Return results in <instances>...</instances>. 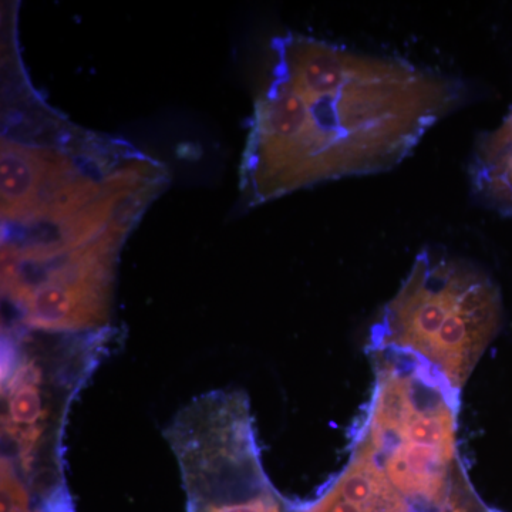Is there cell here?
<instances>
[{
	"label": "cell",
	"instance_id": "1",
	"mask_svg": "<svg viewBox=\"0 0 512 512\" xmlns=\"http://www.w3.org/2000/svg\"><path fill=\"white\" fill-rule=\"evenodd\" d=\"M275 52L249 147L259 201L392 170L464 97L458 80L400 57L302 36Z\"/></svg>",
	"mask_w": 512,
	"mask_h": 512
},
{
	"label": "cell",
	"instance_id": "2",
	"mask_svg": "<svg viewBox=\"0 0 512 512\" xmlns=\"http://www.w3.org/2000/svg\"><path fill=\"white\" fill-rule=\"evenodd\" d=\"M190 507L239 503L268 493L245 394L212 393L167 430Z\"/></svg>",
	"mask_w": 512,
	"mask_h": 512
},
{
	"label": "cell",
	"instance_id": "3",
	"mask_svg": "<svg viewBox=\"0 0 512 512\" xmlns=\"http://www.w3.org/2000/svg\"><path fill=\"white\" fill-rule=\"evenodd\" d=\"M493 279L470 262L421 252L372 333L373 349L426 359L434 340L456 326Z\"/></svg>",
	"mask_w": 512,
	"mask_h": 512
},
{
	"label": "cell",
	"instance_id": "4",
	"mask_svg": "<svg viewBox=\"0 0 512 512\" xmlns=\"http://www.w3.org/2000/svg\"><path fill=\"white\" fill-rule=\"evenodd\" d=\"M111 282H53L37 286L16 305L28 328L42 332L96 329L109 319Z\"/></svg>",
	"mask_w": 512,
	"mask_h": 512
},
{
	"label": "cell",
	"instance_id": "5",
	"mask_svg": "<svg viewBox=\"0 0 512 512\" xmlns=\"http://www.w3.org/2000/svg\"><path fill=\"white\" fill-rule=\"evenodd\" d=\"M305 512H409V507L376 458L355 450L328 493Z\"/></svg>",
	"mask_w": 512,
	"mask_h": 512
},
{
	"label": "cell",
	"instance_id": "6",
	"mask_svg": "<svg viewBox=\"0 0 512 512\" xmlns=\"http://www.w3.org/2000/svg\"><path fill=\"white\" fill-rule=\"evenodd\" d=\"M52 156V151L3 141L0 154L3 221H28L32 217Z\"/></svg>",
	"mask_w": 512,
	"mask_h": 512
},
{
	"label": "cell",
	"instance_id": "7",
	"mask_svg": "<svg viewBox=\"0 0 512 512\" xmlns=\"http://www.w3.org/2000/svg\"><path fill=\"white\" fill-rule=\"evenodd\" d=\"M471 180L477 197L488 207L512 215V113L478 140Z\"/></svg>",
	"mask_w": 512,
	"mask_h": 512
},
{
	"label": "cell",
	"instance_id": "8",
	"mask_svg": "<svg viewBox=\"0 0 512 512\" xmlns=\"http://www.w3.org/2000/svg\"><path fill=\"white\" fill-rule=\"evenodd\" d=\"M191 512H281L271 494L265 493L239 503L191 508Z\"/></svg>",
	"mask_w": 512,
	"mask_h": 512
}]
</instances>
